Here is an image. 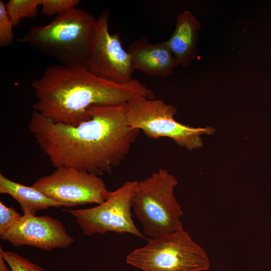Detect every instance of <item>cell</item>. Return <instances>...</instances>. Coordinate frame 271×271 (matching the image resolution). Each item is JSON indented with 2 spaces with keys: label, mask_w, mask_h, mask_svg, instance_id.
I'll use <instances>...</instances> for the list:
<instances>
[{
  "label": "cell",
  "mask_w": 271,
  "mask_h": 271,
  "mask_svg": "<svg viewBox=\"0 0 271 271\" xmlns=\"http://www.w3.org/2000/svg\"><path fill=\"white\" fill-rule=\"evenodd\" d=\"M126 103L92 105L86 111L90 118L77 126L54 122L33 110L29 131L55 168L110 174L140 132L127 123Z\"/></svg>",
  "instance_id": "6da1fadb"
},
{
  "label": "cell",
  "mask_w": 271,
  "mask_h": 271,
  "mask_svg": "<svg viewBox=\"0 0 271 271\" xmlns=\"http://www.w3.org/2000/svg\"><path fill=\"white\" fill-rule=\"evenodd\" d=\"M37 98L33 110L51 121L77 126L88 120L92 105L126 103L139 97L154 98L153 90L133 79L119 84L99 78L82 65H54L31 83Z\"/></svg>",
  "instance_id": "7a4b0ae2"
},
{
  "label": "cell",
  "mask_w": 271,
  "mask_h": 271,
  "mask_svg": "<svg viewBox=\"0 0 271 271\" xmlns=\"http://www.w3.org/2000/svg\"><path fill=\"white\" fill-rule=\"evenodd\" d=\"M96 19L77 8L58 15L49 24L33 26L19 43L57 59L62 65H82Z\"/></svg>",
  "instance_id": "3957f363"
},
{
  "label": "cell",
  "mask_w": 271,
  "mask_h": 271,
  "mask_svg": "<svg viewBox=\"0 0 271 271\" xmlns=\"http://www.w3.org/2000/svg\"><path fill=\"white\" fill-rule=\"evenodd\" d=\"M178 184L176 178L164 169L137 181L132 209L145 235L155 238L184 229L180 220L184 212L174 195Z\"/></svg>",
  "instance_id": "277c9868"
},
{
  "label": "cell",
  "mask_w": 271,
  "mask_h": 271,
  "mask_svg": "<svg viewBox=\"0 0 271 271\" xmlns=\"http://www.w3.org/2000/svg\"><path fill=\"white\" fill-rule=\"evenodd\" d=\"M126 262L143 271H204L210 265L206 252L184 229L150 239Z\"/></svg>",
  "instance_id": "5b68a950"
},
{
  "label": "cell",
  "mask_w": 271,
  "mask_h": 271,
  "mask_svg": "<svg viewBox=\"0 0 271 271\" xmlns=\"http://www.w3.org/2000/svg\"><path fill=\"white\" fill-rule=\"evenodd\" d=\"M126 109L127 122L131 127L143 131L150 138H170L190 151L201 148V136L215 131L211 127H194L177 121L174 118L176 106L163 99L139 97L127 102Z\"/></svg>",
  "instance_id": "8992f818"
},
{
  "label": "cell",
  "mask_w": 271,
  "mask_h": 271,
  "mask_svg": "<svg viewBox=\"0 0 271 271\" xmlns=\"http://www.w3.org/2000/svg\"><path fill=\"white\" fill-rule=\"evenodd\" d=\"M110 11L96 19L83 66L101 79L116 83L131 82L133 68L130 56L123 48L119 34L109 32Z\"/></svg>",
  "instance_id": "52a82bcc"
},
{
  "label": "cell",
  "mask_w": 271,
  "mask_h": 271,
  "mask_svg": "<svg viewBox=\"0 0 271 271\" xmlns=\"http://www.w3.org/2000/svg\"><path fill=\"white\" fill-rule=\"evenodd\" d=\"M137 181L125 182L116 190L111 191L105 201L96 206L64 211L76 218L85 236L112 232L128 233L147 239L132 218V197Z\"/></svg>",
  "instance_id": "ba28073f"
},
{
  "label": "cell",
  "mask_w": 271,
  "mask_h": 271,
  "mask_svg": "<svg viewBox=\"0 0 271 271\" xmlns=\"http://www.w3.org/2000/svg\"><path fill=\"white\" fill-rule=\"evenodd\" d=\"M33 187L60 203L72 207L103 203L109 191L99 176L72 167L61 166L36 181Z\"/></svg>",
  "instance_id": "9c48e42d"
},
{
  "label": "cell",
  "mask_w": 271,
  "mask_h": 271,
  "mask_svg": "<svg viewBox=\"0 0 271 271\" xmlns=\"http://www.w3.org/2000/svg\"><path fill=\"white\" fill-rule=\"evenodd\" d=\"M0 237L14 246L28 245L47 251L67 248L74 241L60 220L48 215H23Z\"/></svg>",
  "instance_id": "30bf717a"
},
{
  "label": "cell",
  "mask_w": 271,
  "mask_h": 271,
  "mask_svg": "<svg viewBox=\"0 0 271 271\" xmlns=\"http://www.w3.org/2000/svg\"><path fill=\"white\" fill-rule=\"evenodd\" d=\"M134 69L152 76L166 78L178 65L166 42L156 44L143 37L128 48Z\"/></svg>",
  "instance_id": "8fae6325"
},
{
  "label": "cell",
  "mask_w": 271,
  "mask_h": 271,
  "mask_svg": "<svg viewBox=\"0 0 271 271\" xmlns=\"http://www.w3.org/2000/svg\"><path fill=\"white\" fill-rule=\"evenodd\" d=\"M200 23L189 11L180 14L175 29L166 43L178 65L188 66L196 55Z\"/></svg>",
  "instance_id": "7c38bea8"
},
{
  "label": "cell",
  "mask_w": 271,
  "mask_h": 271,
  "mask_svg": "<svg viewBox=\"0 0 271 271\" xmlns=\"http://www.w3.org/2000/svg\"><path fill=\"white\" fill-rule=\"evenodd\" d=\"M0 193L10 195L20 204L24 215H35L37 211L61 205L33 187L14 182L0 174Z\"/></svg>",
  "instance_id": "4fadbf2b"
},
{
  "label": "cell",
  "mask_w": 271,
  "mask_h": 271,
  "mask_svg": "<svg viewBox=\"0 0 271 271\" xmlns=\"http://www.w3.org/2000/svg\"><path fill=\"white\" fill-rule=\"evenodd\" d=\"M41 0H10L5 3L6 9L14 27L19 26L24 19L35 17Z\"/></svg>",
  "instance_id": "5bb4252c"
},
{
  "label": "cell",
  "mask_w": 271,
  "mask_h": 271,
  "mask_svg": "<svg viewBox=\"0 0 271 271\" xmlns=\"http://www.w3.org/2000/svg\"><path fill=\"white\" fill-rule=\"evenodd\" d=\"M2 253L12 271H46L39 265L12 251H4L0 247Z\"/></svg>",
  "instance_id": "9a60e30c"
},
{
  "label": "cell",
  "mask_w": 271,
  "mask_h": 271,
  "mask_svg": "<svg viewBox=\"0 0 271 271\" xmlns=\"http://www.w3.org/2000/svg\"><path fill=\"white\" fill-rule=\"evenodd\" d=\"M79 0H41L42 13L45 16L60 15L76 8Z\"/></svg>",
  "instance_id": "2e32d148"
},
{
  "label": "cell",
  "mask_w": 271,
  "mask_h": 271,
  "mask_svg": "<svg viewBox=\"0 0 271 271\" xmlns=\"http://www.w3.org/2000/svg\"><path fill=\"white\" fill-rule=\"evenodd\" d=\"M13 25L6 9L5 3L0 1V47L11 45L14 40Z\"/></svg>",
  "instance_id": "e0dca14e"
},
{
  "label": "cell",
  "mask_w": 271,
  "mask_h": 271,
  "mask_svg": "<svg viewBox=\"0 0 271 271\" xmlns=\"http://www.w3.org/2000/svg\"><path fill=\"white\" fill-rule=\"evenodd\" d=\"M23 215L13 207H8L0 202V235L19 220Z\"/></svg>",
  "instance_id": "ac0fdd59"
},
{
  "label": "cell",
  "mask_w": 271,
  "mask_h": 271,
  "mask_svg": "<svg viewBox=\"0 0 271 271\" xmlns=\"http://www.w3.org/2000/svg\"><path fill=\"white\" fill-rule=\"evenodd\" d=\"M7 264L5 259L0 253V271H12L11 268H9Z\"/></svg>",
  "instance_id": "d6986e66"
},
{
  "label": "cell",
  "mask_w": 271,
  "mask_h": 271,
  "mask_svg": "<svg viewBox=\"0 0 271 271\" xmlns=\"http://www.w3.org/2000/svg\"><path fill=\"white\" fill-rule=\"evenodd\" d=\"M270 52H271V51H270Z\"/></svg>",
  "instance_id": "ffe728a7"
}]
</instances>
